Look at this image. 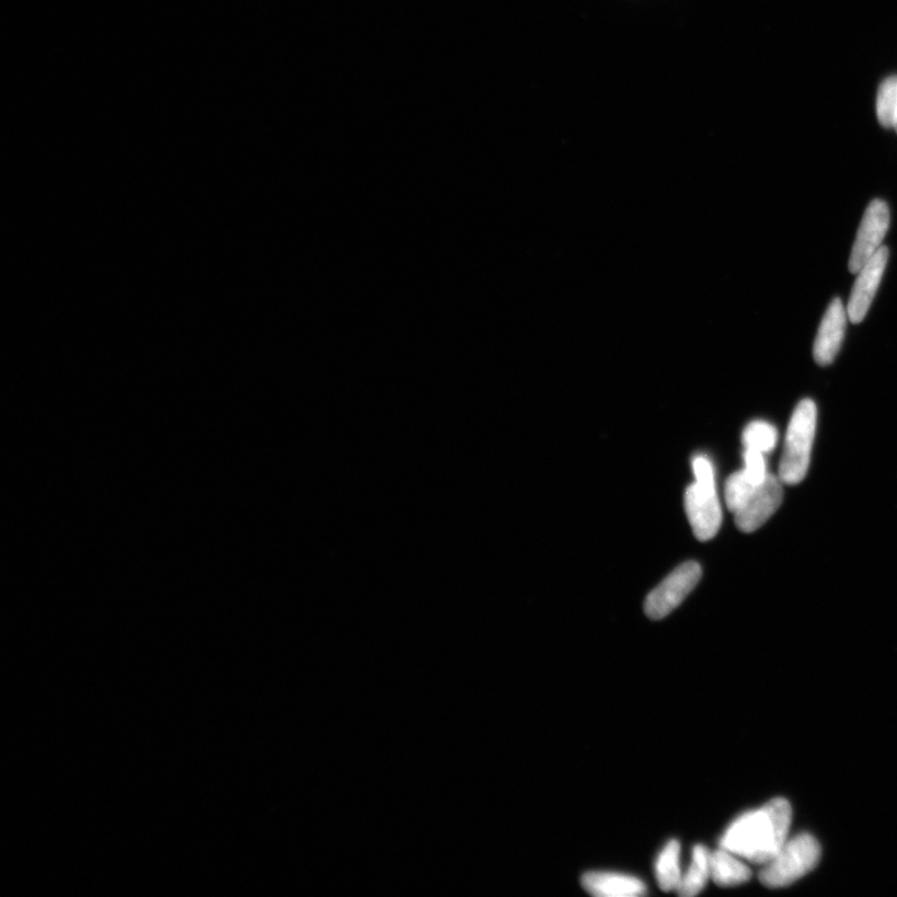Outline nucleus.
<instances>
[{
    "instance_id": "f257e3e1",
    "label": "nucleus",
    "mask_w": 897,
    "mask_h": 897,
    "mask_svg": "<svg viewBox=\"0 0 897 897\" xmlns=\"http://www.w3.org/2000/svg\"><path fill=\"white\" fill-rule=\"evenodd\" d=\"M792 806L783 797L740 815L721 839V847L746 862L766 865L783 848L790 836Z\"/></svg>"
},
{
    "instance_id": "f03ea898",
    "label": "nucleus",
    "mask_w": 897,
    "mask_h": 897,
    "mask_svg": "<svg viewBox=\"0 0 897 897\" xmlns=\"http://www.w3.org/2000/svg\"><path fill=\"white\" fill-rule=\"evenodd\" d=\"M815 430H817V405L812 399H804L795 407L786 432L781 467H779V478L784 484H800L808 473Z\"/></svg>"
},
{
    "instance_id": "7ed1b4c3",
    "label": "nucleus",
    "mask_w": 897,
    "mask_h": 897,
    "mask_svg": "<svg viewBox=\"0 0 897 897\" xmlns=\"http://www.w3.org/2000/svg\"><path fill=\"white\" fill-rule=\"evenodd\" d=\"M820 858L819 841L810 833H800L787 839L778 854L763 865L760 882L772 889L790 886L817 867Z\"/></svg>"
},
{
    "instance_id": "20e7f679",
    "label": "nucleus",
    "mask_w": 897,
    "mask_h": 897,
    "mask_svg": "<svg viewBox=\"0 0 897 897\" xmlns=\"http://www.w3.org/2000/svg\"><path fill=\"white\" fill-rule=\"evenodd\" d=\"M700 564L690 561L677 567L665 582L646 598L645 612L652 620H663L672 612L701 582Z\"/></svg>"
},
{
    "instance_id": "39448f33",
    "label": "nucleus",
    "mask_w": 897,
    "mask_h": 897,
    "mask_svg": "<svg viewBox=\"0 0 897 897\" xmlns=\"http://www.w3.org/2000/svg\"><path fill=\"white\" fill-rule=\"evenodd\" d=\"M890 228V210L883 199H874L864 214L862 223L858 230L856 239L849 260L851 274H858L866 262L872 260L878 250L883 248V242Z\"/></svg>"
},
{
    "instance_id": "423d86ee",
    "label": "nucleus",
    "mask_w": 897,
    "mask_h": 897,
    "mask_svg": "<svg viewBox=\"0 0 897 897\" xmlns=\"http://www.w3.org/2000/svg\"><path fill=\"white\" fill-rule=\"evenodd\" d=\"M783 484L781 478L768 474L748 502L737 513H734V520L739 530L743 532L757 531L772 518L783 503Z\"/></svg>"
},
{
    "instance_id": "0eeeda50",
    "label": "nucleus",
    "mask_w": 897,
    "mask_h": 897,
    "mask_svg": "<svg viewBox=\"0 0 897 897\" xmlns=\"http://www.w3.org/2000/svg\"><path fill=\"white\" fill-rule=\"evenodd\" d=\"M685 505L695 538L701 541L713 539L722 524L717 488H704L694 483L687 488Z\"/></svg>"
},
{
    "instance_id": "6e6552de",
    "label": "nucleus",
    "mask_w": 897,
    "mask_h": 897,
    "mask_svg": "<svg viewBox=\"0 0 897 897\" xmlns=\"http://www.w3.org/2000/svg\"><path fill=\"white\" fill-rule=\"evenodd\" d=\"M887 261H889V250L883 246L859 269L847 308L851 323L858 324L864 321L877 289L881 287Z\"/></svg>"
},
{
    "instance_id": "1a4fd4ad",
    "label": "nucleus",
    "mask_w": 897,
    "mask_h": 897,
    "mask_svg": "<svg viewBox=\"0 0 897 897\" xmlns=\"http://www.w3.org/2000/svg\"><path fill=\"white\" fill-rule=\"evenodd\" d=\"M848 320L844 303L840 298L833 299L823 317L817 338L814 342V359L819 366L826 367L836 360L841 344L844 342Z\"/></svg>"
},
{
    "instance_id": "9d476101",
    "label": "nucleus",
    "mask_w": 897,
    "mask_h": 897,
    "mask_svg": "<svg viewBox=\"0 0 897 897\" xmlns=\"http://www.w3.org/2000/svg\"><path fill=\"white\" fill-rule=\"evenodd\" d=\"M582 883L588 894L597 897H637L647 892L641 878L620 873H587Z\"/></svg>"
},
{
    "instance_id": "9b49d317",
    "label": "nucleus",
    "mask_w": 897,
    "mask_h": 897,
    "mask_svg": "<svg viewBox=\"0 0 897 897\" xmlns=\"http://www.w3.org/2000/svg\"><path fill=\"white\" fill-rule=\"evenodd\" d=\"M751 870L732 851L720 848L711 853V878L724 887L737 886L750 881Z\"/></svg>"
},
{
    "instance_id": "f8f14e48",
    "label": "nucleus",
    "mask_w": 897,
    "mask_h": 897,
    "mask_svg": "<svg viewBox=\"0 0 897 897\" xmlns=\"http://www.w3.org/2000/svg\"><path fill=\"white\" fill-rule=\"evenodd\" d=\"M711 878V853L703 846H695L692 853V862L682 882L679 884L677 893L683 897H692L700 894Z\"/></svg>"
},
{
    "instance_id": "ddd939ff",
    "label": "nucleus",
    "mask_w": 897,
    "mask_h": 897,
    "mask_svg": "<svg viewBox=\"0 0 897 897\" xmlns=\"http://www.w3.org/2000/svg\"><path fill=\"white\" fill-rule=\"evenodd\" d=\"M681 846L677 840H670L660 851L656 863V877L664 892L678 890L682 882Z\"/></svg>"
},
{
    "instance_id": "4468645a",
    "label": "nucleus",
    "mask_w": 897,
    "mask_h": 897,
    "mask_svg": "<svg viewBox=\"0 0 897 897\" xmlns=\"http://www.w3.org/2000/svg\"><path fill=\"white\" fill-rule=\"evenodd\" d=\"M877 120L885 129H894L897 119V77L885 79L876 99Z\"/></svg>"
},
{
    "instance_id": "2eb2a0df",
    "label": "nucleus",
    "mask_w": 897,
    "mask_h": 897,
    "mask_svg": "<svg viewBox=\"0 0 897 897\" xmlns=\"http://www.w3.org/2000/svg\"><path fill=\"white\" fill-rule=\"evenodd\" d=\"M762 483H757L751 479L745 469L737 471L729 476L726 483V503L728 509L737 513L748 498L755 494L757 487Z\"/></svg>"
},
{
    "instance_id": "dca6fc26",
    "label": "nucleus",
    "mask_w": 897,
    "mask_h": 897,
    "mask_svg": "<svg viewBox=\"0 0 897 897\" xmlns=\"http://www.w3.org/2000/svg\"><path fill=\"white\" fill-rule=\"evenodd\" d=\"M778 432L772 424L763 421L751 422L741 435L745 449H755L764 452L773 451L778 442Z\"/></svg>"
},
{
    "instance_id": "f3484780",
    "label": "nucleus",
    "mask_w": 897,
    "mask_h": 897,
    "mask_svg": "<svg viewBox=\"0 0 897 897\" xmlns=\"http://www.w3.org/2000/svg\"><path fill=\"white\" fill-rule=\"evenodd\" d=\"M764 452L755 449H745V470L757 483H763L768 476Z\"/></svg>"
},
{
    "instance_id": "a211bd4d",
    "label": "nucleus",
    "mask_w": 897,
    "mask_h": 897,
    "mask_svg": "<svg viewBox=\"0 0 897 897\" xmlns=\"http://www.w3.org/2000/svg\"><path fill=\"white\" fill-rule=\"evenodd\" d=\"M692 467L697 485L704 488H715L714 469L709 458L695 457Z\"/></svg>"
},
{
    "instance_id": "6ab92c4d",
    "label": "nucleus",
    "mask_w": 897,
    "mask_h": 897,
    "mask_svg": "<svg viewBox=\"0 0 897 897\" xmlns=\"http://www.w3.org/2000/svg\"><path fill=\"white\" fill-rule=\"evenodd\" d=\"M894 130H896V133H897V119H896V124H895V128H894Z\"/></svg>"
}]
</instances>
